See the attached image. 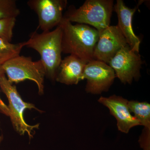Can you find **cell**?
Returning <instances> with one entry per match:
<instances>
[{
	"label": "cell",
	"mask_w": 150,
	"mask_h": 150,
	"mask_svg": "<svg viewBox=\"0 0 150 150\" xmlns=\"http://www.w3.org/2000/svg\"><path fill=\"white\" fill-rule=\"evenodd\" d=\"M60 25L62 30V53L77 56L88 63L94 60L98 31L87 25L73 24L64 17Z\"/></svg>",
	"instance_id": "obj_1"
},
{
	"label": "cell",
	"mask_w": 150,
	"mask_h": 150,
	"mask_svg": "<svg viewBox=\"0 0 150 150\" xmlns=\"http://www.w3.org/2000/svg\"><path fill=\"white\" fill-rule=\"evenodd\" d=\"M62 30L60 25L54 30L38 33H31L25 46L37 51L40 56L46 76L51 80H56L62 61Z\"/></svg>",
	"instance_id": "obj_2"
},
{
	"label": "cell",
	"mask_w": 150,
	"mask_h": 150,
	"mask_svg": "<svg viewBox=\"0 0 150 150\" xmlns=\"http://www.w3.org/2000/svg\"><path fill=\"white\" fill-rule=\"evenodd\" d=\"M113 6L112 0H86L79 8L71 7L64 18L71 23L92 25L99 34L110 26Z\"/></svg>",
	"instance_id": "obj_3"
},
{
	"label": "cell",
	"mask_w": 150,
	"mask_h": 150,
	"mask_svg": "<svg viewBox=\"0 0 150 150\" xmlns=\"http://www.w3.org/2000/svg\"><path fill=\"white\" fill-rule=\"evenodd\" d=\"M2 66L11 83H18L29 80L37 85L39 94L44 93L46 73L40 60L33 61L30 57L19 55L9 59Z\"/></svg>",
	"instance_id": "obj_4"
},
{
	"label": "cell",
	"mask_w": 150,
	"mask_h": 150,
	"mask_svg": "<svg viewBox=\"0 0 150 150\" xmlns=\"http://www.w3.org/2000/svg\"><path fill=\"white\" fill-rule=\"evenodd\" d=\"M0 87L2 91L6 95L9 101L8 107L9 117L14 129L21 135L25 133L30 138L33 137L32 131L38 129L39 124L30 126L25 121L23 113L26 109L33 108L38 110L32 103L25 102L18 93L16 86L11 83L6 77L3 75L0 79Z\"/></svg>",
	"instance_id": "obj_5"
},
{
	"label": "cell",
	"mask_w": 150,
	"mask_h": 150,
	"mask_svg": "<svg viewBox=\"0 0 150 150\" xmlns=\"http://www.w3.org/2000/svg\"><path fill=\"white\" fill-rule=\"evenodd\" d=\"M142 63L139 53L133 51L128 45L117 52L108 65L115 72L116 77L126 84L139 79Z\"/></svg>",
	"instance_id": "obj_6"
},
{
	"label": "cell",
	"mask_w": 150,
	"mask_h": 150,
	"mask_svg": "<svg viewBox=\"0 0 150 150\" xmlns=\"http://www.w3.org/2000/svg\"><path fill=\"white\" fill-rule=\"evenodd\" d=\"M67 3V0H29L27 4L37 14L38 28L46 32L61 23Z\"/></svg>",
	"instance_id": "obj_7"
},
{
	"label": "cell",
	"mask_w": 150,
	"mask_h": 150,
	"mask_svg": "<svg viewBox=\"0 0 150 150\" xmlns=\"http://www.w3.org/2000/svg\"><path fill=\"white\" fill-rule=\"evenodd\" d=\"M116 77L115 72L108 64L96 60L90 61L83 72L84 79L87 80L86 92L99 94L107 92Z\"/></svg>",
	"instance_id": "obj_8"
},
{
	"label": "cell",
	"mask_w": 150,
	"mask_h": 150,
	"mask_svg": "<svg viewBox=\"0 0 150 150\" xmlns=\"http://www.w3.org/2000/svg\"><path fill=\"white\" fill-rule=\"evenodd\" d=\"M128 45L117 25H110L99 33L94 51V60L108 64L117 52Z\"/></svg>",
	"instance_id": "obj_9"
},
{
	"label": "cell",
	"mask_w": 150,
	"mask_h": 150,
	"mask_svg": "<svg viewBox=\"0 0 150 150\" xmlns=\"http://www.w3.org/2000/svg\"><path fill=\"white\" fill-rule=\"evenodd\" d=\"M98 102L108 108L110 114L117 120L118 130L128 134L133 127L141 124L136 118L131 114L128 106V101L122 97L111 96L109 97L101 96Z\"/></svg>",
	"instance_id": "obj_10"
},
{
	"label": "cell",
	"mask_w": 150,
	"mask_h": 150,
	"mask_svg": "<svg viewBox=\"0 0 150 150\" xmlns=\"http://www.w3.org/2000/svg\"><path fill=\"white\" fill-rule=\"evenodd\" d=\"M141 3L142 2L134 8H131L126 5L123 0H117L113 6V10L116 12L118 17L117 26L126 38L130 48L139 53L141 41L134 33L132 26V19Z\"/></svg>",
	"instance_id": "obj_11"
},
{
	"label": "cell",
	"mask_w": 150,
	"mask_h": 150,
	"mask_svg": "<svg viewBox=\"0 0 150 150\" xmlns=\"http://www.w3.org/2000/svg\"><path fill=\"white\" fill-rule=\"evenodd\" d=\"M88 62L70 55L62 59L56 80L67 85L77 84L83 79L84 69Z\"/></svg>",
	"instance_id": "obj_12"
},
{
	"label": "cell",
	"mask_w": 150,
	"mask_h": 150,
	"mask_svg": "<svg viewBox=\"0 0 150 150\" xmlns=\"http://www.w3.org/2000/svg\"><path fill=\"white\" fill-rule=\"evenodd\" d=\"M130 112L134 113V117L140 124L146 129H150V105L146 102L131 100L128 102Z\"/></svg>",
	"instance_id": "obj_13"
},
{
	"label": "cell",
	"mask_w": 150,
	"mask_h": 150,
	"mask_svg": "<svg viewBox=\"0 0 150 150\" xmlns=\"http://www.w3.org/2000/svg\"><path fill=\"white\" fill-rule=\"evenodd\" d=\"M25 46V41L12 43L0 38V66L12 58L20 55L22 48Z\"/></svg>",
	"instance_id": "obj_14"
},
{
	"label": "cell",
	"mask_w": 150,
	"mask_h": 150,
	"mask_svg": "<svg viewBox=\"0 0 150 150\" xmlns=\"http://www.w3.org/2000/svg\"><path fill=\"white\" fill-rule=\"evenodd\" d=\"M20 14L15 0H0V20L16 18Z\"/></svg>",
	"instance_id": "obj_15"
},
{
	"label": "cell",
	"mask_w": 150,
	"mask_h": 150,
	"mask_svg": "<svg viewBox=\"0 0 150 150\" xmlns=\"http://www.w3.org/2000/svg\"><path fill=\"white\" fill-rule=\"evenodd\" d=\"M16 23V18L0 20V38L11 42Z\"/></svg>",
	"instance_id": "obj_16"
},
{
	"label": "cell",
	"mask_w": 150,
	"mask_h": 150,
	"mask_svg": "<svg viewBox=\"0 0 150 150\" xmlns=\"http://www.w3.org/2000/svg\"><path fill=\"white\" fill-rule=\"evenodd\" d=\"M150 129L145 128L140 139L141 146L144 150H150Z\"/></svg>",
	"instance_id": "obj_17"
},
{
	"label": "cell",
	"mask_w": 150,
	"mask_h": 150,
	"mask_svg": "<svg viewBox=\"0 0 150 150\" xmlns=\"http://www.w3.org/2000/svg\"><path fill=\"white\" fill-rule=\"evenodd\" d=\"M4 74H5L2 66H0V79L2 76ZM0 112L6 116H9V110L8 107L3 102L1 98H0Z\"/></svg>",
	"instance_id": "obj_18"
},
{
	"label": "cell",
	"mask_w": 150,
	"mask_h": 150,
	"mask_svg": "<svg viewBox=\"0 0 150 150\" xmlns=\"http://www.w3.org/2000/svg\"><path fill=\"white\" fill-rule=\"evenodd\" d=\"M3 137L2 136H0V144H1V142L2 141Z\"/></svg>",
	"instance_id": "obj_19"
}]
</instances>
